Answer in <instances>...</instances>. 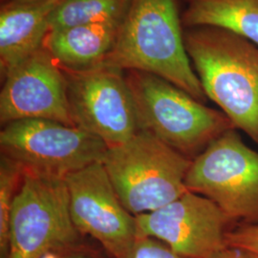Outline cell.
Masks as SVG:
<instances>
[{
	"label": "cell",
	"instance_id": "cell-1",
	"mask_svg": "<svg viewBox=\"0 0 258 258\" xmlns=\"http://www.w3.org/2000/svg\"><path fill=\"white\" fill-rule=\"evenodd\" d=\"M182 26L176 0H131L100 66L156 75L205 103L208 97L185 50Z\"/></svg>",
	"mask_w": 258,
	"mask_h": 258
},
{
	"label": "cell",
	"instance_id": "cell-2",
	"mask_svg": "<svg viewBox=\"0 0 258 258\" xmlns=\"http://www.w3.org/2000/svg\"><path fill=\"white\" fill-rule=\"evenodd\" d=\"M185 50L207 97L258 145V45L226 29L185 28Z\"/></svg>",
	"mask_w": 258,
	"mask_h": 258
},
{
	"label": "cell",
	"instance_id": "cell-3",
	"mask_svg": "<svg viewBox=\"0 0 258 258\" xmlns=\"http://www.w3.org/2000/svg\"><path fill=\"white\" fill-rule=\"evenodd\" d=\"M124 74L140 130L191 161L224 132L235 128L223 111L206 106L161 77L138 70Z\"/></svg>",
	"mask_w": 258,
	"mask_h": 258
},
{
	"label": "cell",
	"instance_id": "cell-4",
	"mask_svg": "<svg viewBox=\"0 0 258 258\" xmlns=\"http://www.w3.org/2000/svg\"><path fill=\"white\" fill-rule=\"evenodd\" d=\"M191 160L152 134L140 130L107 149L102 160L116 192L134 216L156 211L187 191Z\"/></svg>",
	"mask_w": 258,
	"mask_h": 258
},
{
	"label": "cell",
	"instance_id": "cell-5",
	"mask_svg": "<svg viewBox=\"0 0 258 258\" xmlns=\"http://www.w3.org/2000/svg\"><path fill=\"white\" fill-rule=\"evenodd\" d=\"M185 186L210 199L237 226L258 224V152L237 129L224 132L192 160Z\"/></svg>",
	"mask_w": 258,
	"mask_h": 258
},
{
	"label": "cell",
	"instance_id": "cell-6",
	"mask_svg": "<svg viewBox=\"0 0 258 258\" xmlns=\"http://www.w3.org/2000/svg\"><path fill=\"white\" fill-rule=\"evenodd\" d=\"M80 236L64 180L24 171L11 212L7 258H44L78 245Z\"/></svg>",
	"mask_w": 258,
	"mask_h": 258
},
{
	"label": "cell",
	"instance_id": "cell-7",
	"mask_svg": "<svg viewBox=\"0 0 258 258\" xmlns=\"http://www.w3.org/2000/svg\"><path fill=\"white\" fill-rule=\"evenodd\" d=\"M1 154L24 171L57 179L102 162L108 147L77 126L54 120L26 119L3 125Z\"/></svg>",
	"mask_w": 258,
	"mask_h": 258
},
{
	"label": "cell",
	"instance_id": "cell-8",
	"mask_svg": "<svg viewBox=\"0 0 258 258\" xmlns=\"http://www.w3.org/2000/svg\"><path fill=\"white\" fill-rule=\"evenodd\" d=\"M62 69L75 126L101 139L108 148L138 133L137 113L124 71L108 66Z\"/></svg>",
	"mask_w": 258,
	"mask_h": 258
},
{
	"label": "cell",
	"instance_id": "cell-9",
	"mask_svg": "<svg viewBox=\"0 0 258 258\" xmlns=\"http://www.w3.org/2000/svg\"><path fill=\"white\" fill-rule=\"evenodd\" d=\"M135 218L138 238L160 240L187 258H211L227 248V233L237 226L210 199L188 190Z\"/></svg>",
	"mask_w": 258,
	"mask_h": 258
},
{
	"label": "cell",
	"instance_id": "cell-10",
	"mask_svg": "<svg viewBox=\"0 0 258 258\" xmlns=\"http://www.w3.org/2000/svg\"><path fill=\"white\" fill-rule=\"evenodd\" d=\"M64 182L77 230L97 240L111 256L122 257L138 238L136 218L121 203L102 162L69 174Z\"/></svg>",
	"mask_w": 258,
	"mask_h": 258
},
{
	"label": "cell",
	"instance_id": "cell-11",
	"mask_svg": "<svg viewBox=\"0 0 258 258\" xmlns=\"http://www.w3.org/2000/svg\"><path fill=\"white\" fill-rule=\"evenodd\" d=\"M0 93V122L41 119L75 126L67 98L64 71L46 48L13 67Z\"/></svg>",
	"mask_w": 258,
	"mask_h": 258
},
{
	"label": "cell",
	"instance_id": "cell-12",
	"mask_svg": "<svg viewBox=\"0 0 258 258\" xmlns=\"http://www.w3.org/2000/svg\"><path fill=\"white\" fill-rule=\"evenodd\" d=\"M64 0H8L0 9V69L2 78L43 46L50 18Z\"/></svg>",
	"mask_w": 258,
	"mask_h": 258
},
{
	"label": "cell",
	"instance_id": "cell-13",
	"mask_svg": "<svg viewBox=\"0 0 258 258\" xmlns=\"http://www.w3.org/2000/svg\"><path fill=\"white\" fill-rule=\"evenodd\" d=\"M119 22L96 23L50 31L44 47L62 68L86 70L102 64L114 46Z\"/></svg>",
	"mask_w": 258,
	"mask_h": 258
},
{
	"label": "cell",
	"instance_id": "cell-14",
	"mask_svg": "<svg viewBox=\"0 0 258 258\" xmlns=\"http://www.w3.org/2000/svg\"><path fill=\"white\" fill-rule=\"evenodd\" d=\"M182 24L223 28L258 45V0H191Z\"/></svg>",
	"mask_w": 258,
	"mask_h": 258
},
{
	"label": "cell",
	"instance_id": "cell-15",
	"mask_svg": "<svg viewBox=\"0 0 258 258\" xmlns=\"http://www.w3.org/2000/svg\"><path fill=\"white\" fill-rule=\"evenodd\" d=\"M131 0H64L53 12L49 32L80 25L119 22Z\"/></svg>",
	"mask_w": 258,
	"mask_h": 258
},
{
	"label": "cell",
	"instance_id": "cell-16",
	"mask_svg": "<svg viewBox=\"0 0 258 258\" xmlns=\"http://www.w3.org/2000/svg\"><path fill=\"white\" fill-rule=\"evenodd\" d=\"M24 170L17 162L1 154L0 159V257L7 258L9 249L10 218L19 192Z\"/></svg>",
	"mask_w": 258,
	"mask_h": 258
},
{
	"label": "cell",
	"instance_id": "cell-17",
	"mask_svg": "<svg viewBox=\"0 0 258 258\" xmlns=\"http://www.w3.org/2000/svg\"><path fill=\"white\" fill-rule=\"evenodd\" d=\"M229 248L239 249L258 258V224H242L229 231L226 236Z\"/></svg>",
	"mask_w": 258,
	"mask_h": 258
},
{
	"label": "cell",
	"instance_id": "cell-18",
	"mask_svg": "<svg viewBox=\"0 0 258 258\" xmlns=\"http://www.w3.org/2000/svg\"><path fill=\"white\" fill-rule=\"evenodd\" d=\"M121 258H187L178 254L164 242L151 237H139Z\"/></svg>",
	"mask_w": 258,
	"mask_h": 258
},
{
	"label": "cell",
	"instance_id": "cell-19",
	"mask_svg": "<svg viewBox=\"0 0 258 258\" xmlns=\"http://www.w3.org/2000/svg\"><path fill=\"white\" fill-rule=\"evenodd\" d=\"M49 258H98L92 251L83 248H78V245L71 248L61 249L48 254ZM44 258H48L45 256Z\"/></svg>",
	"mask_w": 258,
	"mask_h": 258
},
{
	"label": "cell",
	"instance_id": "cell-20",
	"mask_svg": "<svg viewBox=\"0 0 258 258\" xmlns=\"http://www.w3.org/2000/svg\"><path fill=\"white\" fill-rule=\"evenodd\" d=\"M211 258H253L248 254L247 252L243 251L239 249L234 248H225V249L219 250Z\"/></svg>",
	"mask_w": 258,
	"mask_h": 258
},
{
	"label": "cell",
	"instance_id": "cell-21",
	"mask_svg": "<svg viewBox=\"0 0 258 258\" xmlns=\"http://www.w3.org/2000/svg\"><path fill=\"white\" fill-rule=\"evenodd\" d=\"M186 1H187V2H190V1H191V0H186Z\"/></svg>",
	"mask_w": 258,
	"mask_h": 258
}]
</instances>
